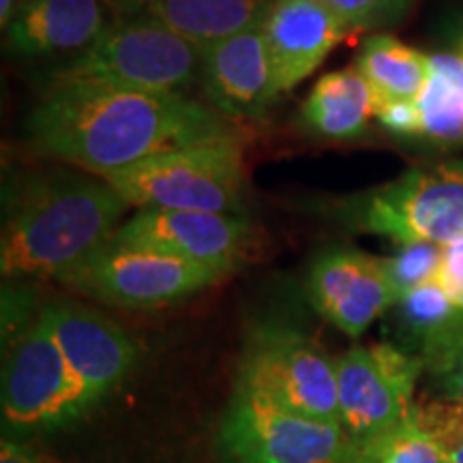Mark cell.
I'll use <instances>...</instances> for the list:
<instances>
[{
	"mask_svg": "<svg viewBox=\"0 0 463 463\" xmlns=\"http://www.w3.org/2000/svg\"><path fill=\"white\" fill-rule=\"evenodd\" d=\"M461 58H463V50H461Z\"/></svg>",
	"mask_w": 463,
	"mask_h": 463,
	"instance_id": "32",
	"label": "cell"
},
{
	"mask_svg": "<svg viewBox=\"0 0 463 463\" xmlns=\"http://www.w3.org/2000/svg\"><path fill=\"white\" fill-rule=\"evenodd\" d=\"M204 52L153 15L118 17L84 50L52 73V82H99L184 95L200 84Z\"/></svg>",
	"mask_w": 463,
	"mask_h": 463,
	"instance_id": "4",
	"label": "cell"
},
{
	"mask_svg": "<svg viewBox=\"0 0 463 463\" xmlns=\"http://www.w3.org/2000/svg\"><path fill=\"white\" fill-rule=\"evenodd\" d=\"M127 206L245 215L242 148L232 136L103 174Z\"/></svg>",
	"mask_w": 463,
	"mask_h": 463,
	"instance_id": "3",
	"label": "cell"
},
{
	"mask_svg": "<svg viewBox=\"0 0 463 463\" xmlns=\"http://www.w3.org/2000/svg\"><path fill=\"white\" fill-rule=\"evenodd\" d=\"M82 389L43 314L11 345L3 373V420L14 431H43L89 412Z\"/></svg>",
	"mask_w": 463,
	"mask_h": 463,
	"instance_id": "9",
	"label": "cell"
},
{
	"mask_svg": "<svg viewBox=\"0 0 463 463\" xmlns=\"http://www.w3.org/2000/svg\"><path fill=\"white\" fill-rule=\"evenodd\" d=\"M422 372L433 380L442 397L463 399V317L427 341L416 354Z\"/></svg>",
	"mask_w": 463,
	"mask_h": 463,
	"instance_id": "25",
	"label": "cell"
},
{
	"mask_svg": "<svg viewBox=\"0 0 463 463\" xmlns=\"http://www.w3.org/2000/svg\"><path fill=\"white\" fill-rule=\"evenodd\" d=\"M412 419L430 436L449 463H463V399H416Z\"/></svg>",
	"mask_w": 463,
	"mask_h": 463,
	"instance_id": "24",
	"label": "cell"
},
{
	"mask_svg": "<svg viewBox=\"0 0 463 463\" xmlns=\"http://www.w3.org/2000/svg\"><path fill=\"white\" fill-rule=\"evenodd\" d=\"M350 31L389 26L403 17L414 0H324Z\"/></svg>",
	"mask_w": 463,
	"mask_h": 463,
	"instance_id": "26",
	"label": "cell"
},
{
	"mask_svg": "<svg viewBox=\"0 0 463 463\" xmlns=\"http://www.w3.org/2000/svg\"><path fill=\"white\" fill-rule=\"evenodd\" d=\"M125 208L101 176L65 172L31 181L5 223L0 270L11 279H61L114 239Z\"/></svg>",
	"mask_w": 463,
	"mask_h": 463,
	"instance_id": "2",
	"label": "cell"
},
{
	"mask_svg": "<svg viewBox=\"0 0 463 463\" xmlns=\"http://www.w3.org/2000/svg\"><path fill=\"white\" fill-rule=\"evenodd\" d=\"M344 431L361 444L412 414L422 363L392 344L354 345L335 358Z\"/></svg>",
	"mask_w": 463,
	"mask_h": 463,
	"instance_id": "10",
	"label": "cell"
},
{
	"mask_svg": "<svg viewBox=\"0 0 463 463\" xmlns=\"http://www.w3.org/2000/svg\"><path fill=\"white\" fill-rule=\"evenodd\" d=\"M375 118L392 133H402V136H419L420 133L416 103H384L378 108Z\"/></svg>",
	"mask_w": 463,
	"mask_h": 463,
	"instance_id": "27",
	"label": "cell"
},
{
	"mask_svg": "<svg viewBox=\"0 0 463 463\" xmlns=\"http://www.w3.org/2000/svg\"><path fill=\"white\" fill-rule=\"evenodd\" d=\"M354 463H449L412 414L392 430L356 444Z\"/></svg>",
	"mask_w": 463,
	"mask_h": 463,
	"instance_id": "22",
	"label": "cell"
},
{
	"mask_svg": "<svg viewBox=\"0 0 463 463\" xmlns=\"http://www.w3.org/2000/svg\"><path fill=\"white\" fill-rule=\"evenodd\" d=\"M300 114L317 136L350 140L378 114V99L356 69H341L317 80Z\"/></svg>",
	"mask_w": 463,
	"mask_h": 463,
	"instance_id": "18",
	"label": "cell"
},
{
	"mask_svg": "<svg viewBox=\"0 0 463 463\" xmlns=\"http://www.w3.org/2000/svg\"><path fill=\"white\" fill-rule=\"evenodd\" d=\"M444 249L447 247L430 241H414L399 245L395 256L382 258L397 300L438 279L444 262Z\"/></svg>",
	"mask_w": 463,
	"mask_h": 463,
	"instance_id": "23",
	"label": "cell"
},
{
	"mask_svg": "<svg viewBox=\"0 0 463 463\" xmlns=\"http://www.w3.org/2000/svg\"><path fill=\"white\" fill-rule=\"evenodd\" d=\"M116 20L103 0H28L7 28V45L24 58H73L89 50Z\"/></svg>",
	"mask_w": 463,
	"mask_h": 463,
	"instance_id": "16",
	"label": "cell"
},
{
	"mask_svg": "<svg viewBox=\"0 0 463 463\" xmlns=\"http://www.w3.org/2000/svg\"><path fill=\"white\" fill-rule=\"evenodd\" d=\"M273 0H148L144 14L164 22L202 52L262 26Z\"/></svg>",
	"mask_w": 463,
	"mask_h": 463,
	"instance_id": "17",
	"label": "cell"
},
{
	"mask_svg": "<svg viewBox=\"0 0 463 463\" xmlns=\"http://www.w3.org/2000/svg\"><path fill=\"white\" fill-rule=\"evenodd\" d=\"M200 86L208 103L223 116H262L277 97L262 26L249 28L206 50Z\"/></svg>",
	"mask_w": 463,
	"mask_h": 463,
	"instance_id": "15",
	"label": "cell"
},
{
	"mask_svg": "<svg viewBox=\"0 0 463 463\" xmlns=\"http://www.w3.org/2000/svg\"><path fill=\"white\" fill-rule=\"evenodd\" d=\"M24 131L39 155L97 176L232 136L222 114L187 95L99 82H52Z\"/></svg>",
	"mask_w": 463,
	"mask_h": 463,
	"instance_id": "1",
	"label": "cell"
},
{
	"mask_svg": "<svg viewBox=\"0 0 463 463\" xmlns=\"http://www.w3.org/2000/svg\"><path fill=\"white\" fill-rule=\"evenodd\" d=\"M392 309L397 314L395 320L399 335L405 344L412 347L414 356L419 354L427 341L438 337L439 333H444L463 317L461 307H457L449 298V294L438 281L408 292L397 300Z\"/></svg>",
	"mask_w": 463,
	"mask_h": 463,
	"instance_id": "21",
	"label": "cell"
},
{
	"mask_svg": "<svg viewBox=\"0 0 463 463\" xmlns=\"http://www.w3.org/2000/svg\"><path fill=\"white\" fill-rule=\"evenodd\" d=\"M307 292L324 320L352 339L397 303L382 258L354 249H335L317 258Z\"/></svg>",
	"mask_w": 463,
	"mask_h": 463,
	"instance_id": "13",
	"label": "cell"
},
{
	"mask_svg": "<svg viewBox=\"0 0 463 463\" xmlns=\"http://www.w3.org/2000/svg\"><path fill=\"white\" fill-rule=\"evenodd\" d=\"M26 3L28 0H0V24L3 28H9L11 22L26 7Z\"/></svg>",
	"mask_w": 463,
	"mask_h": 463,
	"instance_id": "31",
	"label": "cell"
},
{
	"mask_svg": "<svg viewBox=\"0 0 463 463\" xmlns=\"http://www.w3.org/2000/svg\"><path fill=\"white\" fill-rule=\"evenodd\" d=\"M249 239L251 228L245 217L239 215L140 208L116 230L112 241L120 245L157 249L208 266L225 277L245 253Z\"/></svg>",
	"mask_w": 463,
	"mask_h": 463,
	"instance_id": "11",
	"label": "cell"
},
{
	"mask_svg": "<svg viewBox=\"0 0 463 463\" xmlns=\"http://www.w3.org/2000/svg\"><path fill=\"white\" fill-rule=\"evenodd\" d=\"M0 463H42V459L33 450L5 438L0 442Z\"/></svg>",
	"mask_w": 463,
	"mask_h": 463,
	"instance_id": "29",
	"label": "cell"
},
{
	"mask_svg": "<svg viewBox=\"0 0 463 463\" xmlns=\"http://www.w3.org/2000/svg\"><path fill=\"white\" fill-rule=\"evenodd\" d=\"M217 455L222 463H354L356 444L341 425L289 412L239 384L219 427Z\"/></svg>",
	"mask_w": 463,
	"mask_h": 463,
	"instance_id": "5",
	"label": "cell"
},
{
	"mask_svg": "<svg viewBox=\"0 0 463 463\" xmlns=\"http://www.w3.org/2000/svg\"><path fill=\"white\" fill-rule=\"evenodd\" d=\"M419 136L438 144H463V58L430 56V80L416 99Z\"/></svg>",
	"mask_w": 463,
	"mask_h": 463,
	"instance_id": "20",
	"label": "cell"
},
{
	"mask_svg": "<svg viewBox=\"0 0 463 463\" xmlns=\"http://www.w3.org/2000/svg\"><path fill=\"white\" fill-rule=\"evenodd\" d=\"M222 273L148 247L109 241L58 281L84 297L123 309H155L202 292Z\"/></svg>",
	"mask_w": 463,
	"mask_h": 463,
	"instance_id": "7",
	"label": "cell"
},
{
	"mask_svg": "<svg viewBox=\"0 0 463 463\" xmlns=\"http://www.w3.org/2000/svg\"><path fill=\"white\" fill-rule=\"evenodd\" d=\"M86 402L95 408L120 386L137 361V345L123 328L82 305L54 300L42 309Z\"/></svg>",
	"mask_w": 463,
	"mask_h": 463,
	"instance_id": "12",
	"label": "cell"
},
{
	"mask_svg": "<svg viewBox=\"0 0 463 463\" xmlns=\"http://www.w3.org/2000/svg\"><path fill=\"white\" fill-rule=\"evenodd\" d=\"M239 384L289 412L341 425L335 358L292 328L262 326L249 337Z\"/></svg>",
	"mask_w": 463,
	"mask_h": 463,
	"instance_id": "8",
	"label": "cell"
},
{
	"mask_svg": "<svg viewBox=\"0 0 463 463\" xmlns=\"http://www.w3.org/2000/svg\"><path fill=\"white\" fill-rule=\"evenodd\" d=\"M356 71L372 86L378 108L384 103H416L430 80V56L391 34H375L363 45Z\"/></svg>",
	"mask_w": 463,
	"mask_h": 463,
	"instance_id": "19",
	"label": "cell"
},
{
	"mask_svg": "<svg viewBox=\"0 0 463 463\" xmlns=\"http://www.w3.org/2000/svg\"><path fill=\"white\" fill-rule=\"evenodd\" d=\"M262 31L281 95L309 78L350 28L324 0H273Z\"/></svg>",
	"mask_w": 463,
	"mask_h": 463,
	"instance_id": "14",
	"label": "cell"
},
{
	"mask_svg": "<svg viewBox=\"0 0 463 463\" xmlns=\"http://www.w3.org/2000/svg\"><path fill=\"white\" fill-rule=\"evenodd\" d=\"M116 17H136L146 11L148 0H103Z\"/></svg>",
	"mask_w": 463,
	"mask_h": 463,
	"instance_id": "30",
	"label": "cell"
},
{
	"mask_svg": "<svg viewBox=\"0 0 463 463\" xmlns=\"http://www.w3.org/2000/svg\"><path fill=\"white\" fill-rule=\"evenodd\" d=\"M347 222L389 236L397 245L430 241L450 247L463 242V161L416 167L384 187L347 204Z\"/></svg>",
	"mask_w": 463,
	"mask_h": 463,
	"instance_id": "6",
	"label": "cell"
},
{
	"mask_svg": "<svg viewBox=\"0 0 463 463\" xmlns=\"http://www.w3.org/2000/svg\"><path fill=\"white\" fill-rule=\"evenodd\" d=\"M449 298L463 309V242L444 249V262L438 279Z\"/></svg>",
	"mask_w": 463,
	"mask_h": 463,
	"instance_id": "28",
	"label": "cell"
}]
</instances>
